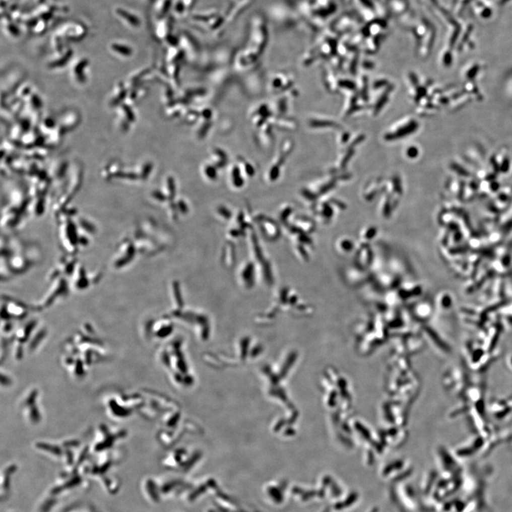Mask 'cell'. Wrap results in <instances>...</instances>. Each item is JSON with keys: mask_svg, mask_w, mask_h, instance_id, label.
<instances>
[{"mask_svg": "<svg viewBox=\"0 0 512 512\" xmlns=\"http://www.w3.org/2000/svg\"><path fill=\"white\" fill-rule=\"evenodd\" d=\"M19 238L5 237L2 239V266L5 264V278L22 274L30 268L36 261L29 259V244Z\"/></svg>", "mask_w": 512, "mask_h": 512, "instance_id": "cell-1", "label": "cell"}, {"mask_svg": "<svg viewBox=\"0 0 512 512\" xmlns=\"http://www.w3.org/2000/svg\"><path fill=\"white\" fill-rule=\"evenodd\" d=\"M5 512H16V511H5Z\"/></svg>", "mask_w": 512, "mask_h": 512, "instance_id": "cell-5", "label": "cell"}, {"mask_svg": "<svg viewBox=\"0 0 512 512\" xmlns=\"http://www.w3.org/2000/svg\"><path fill=\"white\" fill-rule=\"evenodd\" d=\"M15 468L13 466L5 469L4 472L2 473L1 477V497L3 499L8 496L11 487V480L12 475L15 472Z\"/></svg>", "mask_w": 512, "mask_h": 512, "instance_id": "cell-2", "label": "cell"}, {"mask_svg": "<svg viewBox=\"0 0 512 512\" xmlns=\"http://www.w3.org/2000/svg\"><path fill=\"white\" fill-rule=\"evenodd\" d=\"M56 496L49 493L47 496L43 498L40 502H39V505H38V511L50 512L52 511L53 507L58 503V499H57Z\"/></svg>", "mask_w": 512, "mask_h": 512, "instance_id": "cell-4", "label": "cell"}, {"mask_svg": "<svg viewBox=\"0 0 512 512\" xmlns=\"http://www.w3.org/2000/svg\"><path fill=\"white\" fill-rule=\"evenodd\" d=\"M102 486L107 492L110 494H116L120 488V481L116 477L111 475H103L101 479Z\"/></svg>", "mask_w": 512, "mask_h": 512, "instance_id": "cell-3", "label": "cell"}]
</instances>
